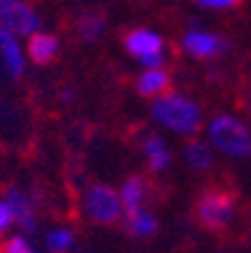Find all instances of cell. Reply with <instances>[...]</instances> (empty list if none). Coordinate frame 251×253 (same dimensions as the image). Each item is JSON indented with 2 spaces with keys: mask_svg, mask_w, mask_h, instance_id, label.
<instances>
[{
  "mask_svg": "<svg viewBox=\"0 0 251 253\" xmlns=\"http://www.w3.org/2000/svg\"><path fill=\"white\" fill-rule=\"evenodd\" d=\"M151 118L156 126L184 138H194L203 126L201 105L178 90H166L163 95L151 100Z\"/></svg>",
  "mask_w": 251,
  "mask_h": 253,
  "instance_id": "1",
  "label": "cell"
},
{
  "mask_svg": "<svg viewBox=\"0 0 251 253\" xmlns=\"http://www.w3.org/2000/svg\"><path fill=\"white\" fill-rule=\"evenodd\" d=\"M206 138L213 151L229 158H249L251 156V130L244 121L231 113H216L206 123Z\"/></svg>",
  "mask_w": 251,
  "mask_h": 253,
  "instance_id": "2",
  "label": "cell"
},
{
  "mask_svg": "<svg viewBox=\"0 0 251 253\" xmlns=\"http://www.w3.org/2000/svg\"><path fill=\"white\" fill-rule=\"evenodd\" d=\"M83 213L91 223H98V226H111V223L121 221L123 203H121L118 191L105 183L91 186L83 193Z\"/></svg>",
  "mask_w": 251,
  "mask_h": 253,
  "instance_id": "3",
  "label": "cell"
},
{
  "mask_svg": "<svg viewBox=\"0 0 251 253\" xmlns=\"http://www.w3.org/2000/svg\"><path fill=\"white\" fill-rule=\"evenodd\" d=\"M234 215H236V198L221 188L206 191L196 203V221L208 231L226 228L234 221Z\"/></svg>",
  "mask_w": 251,
  "mask_h": 253,
  "instance_id": "4",
  "label": "cell"
},
{
  "mask_svg": "<svg viewBox=\"0 0 251 253\" xmlns=\"http://www.w3.org/2000/svg\"><path fill=\"white\" fill-rule=\"evenodd\" d=\"M0 28L18 38H30L41 30V13L28 0H0Z\"/></svg>",
  "mask_w": 251,
  "mask_h": 253,
  "instance_id": "5",
  "label": "cell"
},
{
  "mask_svg": "<svg viewBox=\"0 0 251 253\" xmlns=\"http://www.w3.org/2000/svg\"><path fill=\"white\" fill-rule=\"evenodd\" d=\"M181 48L191 58L211 60V58H221L229 50V41L219 33H211V30H203V28H191V30L184 33Z\"/></svg>",
  "mask_w": 251,
  "mask_h": 253,
  "instance_id": "6",
  "label": "cell"
},
{
  "mask_svg": "<svg viewBox=\"0 0 251 253\" xmlns=\"http://www.w3.org/2000/svg\"><path fill=\"white\" fill-rule=\"evenodd\" d=\"M123 48L131 58L141 60V58H146L151 53L166 50V43H163V35L151 30V28H133L123 38Z\"/></svg>",
  "mask_w": 251,
  "mask_h": 253,
  "instance_id": "7",
  "label": "cell"
},
{
  "mask_svg": "<svg viewBox=\"0 0 251 253\" xmlns=\"http://www.w3.org/2000/svg\"><path fill=\"white\" fill-rule=\"evenodd\" d=\"M0 60H3L10 78H20L25 73V60H28L25 48L20 45L18 35H13L5 28H0Z\"/></svg>",
  "mask_w": 251,
  "mask_h": 253,
  "instance_id": "8",
  "label": "cell"
},
{
  "mask_svg": "<svg viewBox=\"0 0 251 253\" xmlns=\"http://www.w3.org/2000/svg\"><path fill=\"white\" fill-rule=\"evenodd\" d=\"M5 201L10 203L13 213H15V226H20L23 233H33L38 228V213H35V198L28 196L20 188H10L5 193Z\"/></svg>",
  "mask_w": 251,
  "mask_h": 253,
  "instance_id": "9",
  "label": "cell"
},
{
  "mask_svg": "<svg viewBox=\"0 0 251 253\" xmlns=\"http://www.w3.org/2000/svg\"><path fill=\"white\" fill-rule=\"evenodd\" d=\"M60 53V41L55 38L53 33H33L28 38V45H25V55L28 60H33L35 65H48L50 60H55Z\"/></svg>",
  "mask_w": 251,
  "mask_h": 253,
  "instance_id": "10",
  "label": "cell"
},
{
  "mask_svg": "<svg viewBox=\"0 0 251 253\" xmlns=\"http://www.w3.org/2000/svg\"><path fill=\"white\" fill-rule=\"evenodd\" d=\"M149 180L143 175H131L126 178L121 188H118V196H121V203H123V213L128 211H138V208H146V201H149Z\"/></svg>",
  "mask_w": 251,
  "mask_h": 253,
  "instance_id": "11",
  "label": "cell"
},
{
  "mask_svg": "<svg viewBox=\"0 0 251 253\" xmlns=\"http://www.w3.org/2000/svg\"><path fill=\"white\" fill-rule=\"evenodd\" d=\"M166 90H171V73L166 68H153V70H143L136 78V93L141 98H158Z\"/></svg>",
  "mask_w": 251,
  "mask_h": 253,
  "instance_id": "12",
  "label": "cell"
},
{
  "mask_svg": "<svg viewBox=\"0 0 251 253\" xmlns=\"http://www.w3.org/2000/svg\"><path fill=\"white\" fill-rule=\"evenodd\" d=\"M143 156H146L151 173H163L171 166V146L161 135H146L143 138Z\"/></svg>",
  "mask_w": 251,
  "mask_h": 253,
  "instance_id": "13",
  "label": "cell"
},
{
  "mask_svg": "<svg viewBox=\"0 0 251 253\" xmlns=\"http://www.w3.org/2000/svg\"><path fill=\"white\" fill-rule=\"evenodd\" d=\"M123 221H126V231L133 238H153L158 233V218L149 208H138V211L123 213Z\"/></svg>",
  "mask_w": 251,
  "mask_h": 253,
  "instance_id": "14",
  "label": "cell"
},
{
  "mask_svg": "<svg viewBox=\"0 0 251 253\" xmlns=\"http://www.w3.org/2000/svg\"><path fill=\"white\" fill-rule=\"evenodd\" d=\"M184 163L196 173H206L213 166V148L208 146V140L191 138L184 148Z\"/></svg>",
  "mask_w": 251,
  "mask_h": 253,
  "instance_id": "15",
  "label": "cell"
},
{
  "mask_svg": "<svg viewBox=\"0 0 251 253\" xmlns=\"http://www.w3.org/2000/svg\"><path fill=\"white\" fill-rule=\"evenodd\" d=\"M73 30H76V35H78L81 41L93 43V41H98L100 35L105 33V18H103L100 13H83V15L76 20Z\"/></svg>",
  "mask_w": 251,
  "mask_h": 253,
  "instance_id": "16",
  "label": "cell"
},
{
  "mask_svg": "<svg viewBox=\"0 0 251 253\" xmlns=\"http://www.w3.org/2000/svg\"><path fill=\"white\" fill-rule=\"evenodd\" d=\"M43 246L48 253H68L76 246V233L68 226H55L43 236Z\"/></svg>",
  "mask_w": 251,
  "mask_h": 253,
  "instance_id": "17",
  "label": "cell"
},
{
  "mask_svg": "<svg viewBox=\"0 0 251 253\" xmlns=\"http://www.w3.org/2000/svg\"><path fill=\"white\" fill-rule=\"evenodd\" d=\"M0 253H41V251L33 248L28 236L18 233V236H10V238H5L3 243H0Z\"/></svg>",
  "mask_w": 251,
  "mask_h": 253,
  "instance_id": "18",
  "label": "cell"
},
{
  "mask_svg": "<svg viewBox=\"0 0 251 253\" xmlns=\"http://www.w3.org/2000/svg\"><path fill=\"white\" fill-rule=\"evenodd\" d=\"M15 226V213L5 198H0V236H5Z\"/></svg>",
  "mask_w": 251,
  "mask_h": 253,
  "instance_id": "19",
  "label": "cell"
},
{
  "mask_svg": "<svg viewBox=\"0 0 251 253\" xmlns=\"http://www.w3.org/2000/svg\"><path fill=\"white\" fill-rule=\"evenodd\" d=\"M138 63H141V68H143V70L166 68V50H161V53H151V55H146V58H141Z\"/></svg>",
  "mask_w": 251,
  "mask_h": 253,
  "instance_id": "20",
  "label": "cell"
},
{
  "mask_svg": "<svg viewBox=\"0 0 251 253\" xmlns=\"http://www.w3.org/2000/svg\"><path fill=\"white\" fill-rule=\"evenodd\" d=\"M196 3L208 10H229V8H236L241 0H196Z\"/></svg>",
  "mask_w": 251,
  "mask_h": 253,
  "instance_id": "21",
  "label": "cell"
},
{
  "mask_svg": "<svg viewBox=\"0 0 251 253\" xmlns=\"http://www.w3.org/2000/svg\"><path fill=\"white\" fill-rule=\"evenodd\" d=\"M60 98H63V103H73V100H76V90H73V88H65V90L60 93Z\"/></svg>",
  "mask_w": 251,
  "mask_h": 253,
  "instance_id": "22",
  "label": "cell"
},
{
  "mask_svg": "<svg viewBox=\"0 0 251 253\" xmlns=\"http://www.w3.org/2000/svg\"><path fill=\"white\" fill-rule=\"evenodd\" d=\"M249 113H251V83H249Z\"/></svg>",
  "mask_w": 251,
  "mask_h": 253,
  "instance_id": "23",
  "label": "cell"
}]
</instances>
